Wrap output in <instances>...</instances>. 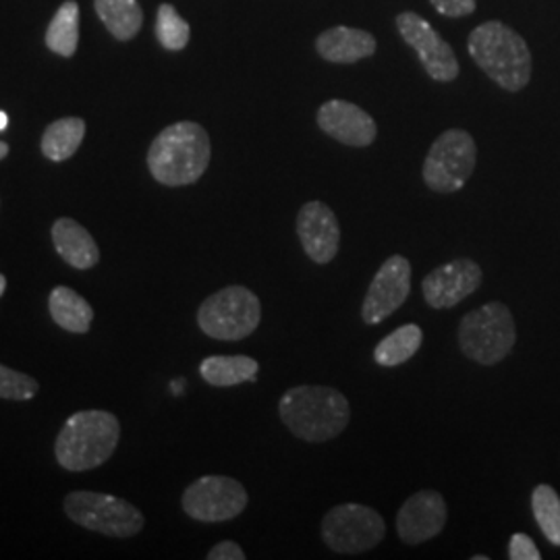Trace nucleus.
<instances>
[{
    "label": "nucleus",
    "mask_w": 560,
    "mask_h": 560,
    "mask_svg": "<svg viewBox=\"0 0 560 560\" xmlns=\"http://www.w3.org/2000/svg\"><path fill=\"white\" fill-rule=\"evenodd\" d=\"M282 423L305 442L337 439L351 421V402L332 386L301 384L289 388L279 402Z\"/></svg>",
    "instance_id": "nucleus-1"
},
{
    "label": "nucleus",
    "mask_w": 560,
    "mask_h": 560,
    "mask_svg": "<svg viewBox=\"0 0 560 560\" xmlns=\"http://www.w3.org/2000/svg\"><path fill=\"white\" fill-rule=\"evenodd\" d=\"M212 156L206 129L194 120H180L159 133L148 150L152 177L166 187H185L201 179Z\"/></svg>",
    "instance_id": "nucleus-2"
},
{
    "label": "nucleus",
    "mask_w": 560,
    "mask_h": 560,
    "mask_svg": "<svg viewBox=\"0 0 560 560\" xmlns=\"http://www.w3.org/2000/svg\"><path fill=\"white\" fill-rule=\"evenodd\" d=\"M119 439L117 416L102 409L80 411L60 428L55 455L67 471H90L113 457Z\"/></svg>",
    "instance_id": "nucleus-3"
},
{
    "label": "nucleus",
    "mask_w": 560,
    "mask_h": 560,
    "mask_svg": "<svg viewBox=\"0 0 560 560\" xmlns=\"http://www.w3.org/2000/svg\"><path fill=\"white\" fill-rule=\"evenodd\" d=\"M467 48L481 71L509 92H520L532 78V52L515 30L501 21L478 25Z\"/></svg>",
    "instance_id": "nucleus-4"
},
{
    "label": "nucleus",
    "mask_w": 560,
    "mask_h": 560,
    "mask_svg": "<svg viewBox=\"0 0 560 560\" xmlns=\"http://www.w3.org/2000/svg\"><path fill=\"white\" fill-rule=\"evenodd\" d=\"M460 353L480 365L501 363L517 342V326L511 310L501 301L483 303L463 316L459 324Z\"/></svg>",
    "instance_id": "nucleus-5"
},
{
    "label": "nucleus",
    "mask_w": 560,
    "mask_h": 560,
    "mask_svg": "<svg viewBox=\"0 0 560 560\" xmlns=\"http://www.w3.org/2000/svg\"><path fill=\"white\" fill-rule=\"evenodd\" d=\"M261 303L258 295L241 284H231L210 295L198 310V326L203 335L217 340H241L260 326Z\"/></svg>",
    "instance_id": "nucleus-6"
},
{
    "label": "nucleus",
    "mask_w": 560,
    "mask_h": 560,
    "mask_svg": "<svg viewBox=\"0 0 560 560\" xmlns=\"http://www.w3.org/2000/svg\"><path fill=\"white\" fill-rule=\"evenodd\" d=\"M62 509L75 525L108 538L138 536L145 525V517L138 506L102 492H71L65 497Z\"/></svg>",
    "instance_id": "nucleus-7"
},
{
    "label": "nucleus",
    "mask_w": 560,
    "mask_h": 560,
    "mask_svg": "<svg viewBox=\"0 0 560 560\" xmlns=\"http://www.w3.org/2000/svg\"><path fill=\"white\" fill-rule=\"evenodd\" d=\"M320 534L332 552L360 555L384 540L386 523L376 509L360 502H345L324 515Z\"/></svg>",
    "instance_id": "nucleus-8"
},
{
    "label": "nucleus",
    "mask_w": 560,
    "mask_h": 560,
    "mask_svg": "<svg viewBox=\"0 0 560 560\" xmlns=\"http://www.w3.org/2000/svg\"><path fill=\"white\" fill-rule=\"evenodd\" d=\"M478 148L463 129L444 131L423 161V180L436 194H455L474 175Z\"/></svg>",
    "instance_id": "nucleus-9"
},
{
    "label": "nucleus",
    "mask_w": 560,
    "mask_h": 560,
    "mask_svg": "<svg viewBox=\"0 0 560 560\" xmlns=\"http://www.w3.org/2000/svg\"><path fill=\"white\" fill-rule=\"evenodd\" d=\"M247 502L249 497L241 481L229 476H203L185 488L180 506L191 520L222 523L240 517Z\"/></svg>",
    "instance_id": "nucleus-10"
},
{
    "label": "nucleus",
    "mask_w": 560,
    "mask_h": 560,
    "mask_svg": "<svg viewBox=\"0 0 560 560\" xmlns=\"http://www.w3.org/2000/svg\"><path fill=\"white\" fill-rule=\"evenodd\" d=\"M402 40L407 42L420 57L425 73L436 81H453L459 75V60L455 57L451 44L442 40L441 34L420 18L418 13H400L397 18Z\"/></svg>",
    "instance_id": "nucleus-11"
},
{
    "label": "nucleus",
    "mask_w": 560,
    "mask_h": 560,
    "mask_svg": "<svg viewBox=\"0 0 560 560\" xmlns=\"http://www.w3.org/2000/svg\"><path fill=\"white\" fill-rule=\"evenodd\" d=\"M411 293V261L405 256H390L368 287L361 305V320L376 326L393 316Z\"/></svg>",
    "instance_id": "nucleus-12"
},
{
    "label": "nucleus",
    "mask_w": 560,
    "mask_h": 560,
    "mask_svg": "<svg viewBox=\"0 0 560 560\" xmlns=\"http://www.w3.org/2000/svg\"><path fill=\"white\" fill-rule=\"evenodd\" d=\"M483 282L478 261L469 258L442 264L421 280L423 300L434 310H448L476 293Z\"/></svg>",
    "instance_id": "nucleus-13"
},
{
    "label": "nucleus",
    "mask_w": 560,
    "mask_h": 560,
    "mask_svg": "<svg viewBox=\"0 0 560 560\" xmlns=\"http://www.w3.org/2000/svg\"><path fill=\"white\" fill-rule=\"evenodd\" d=\"M298 237L307 258L330 264L340 247V226L335 212L324 201H307L298 214Z\"/></svg>",
    "instance_id": "nucleus-14"
},
{
    "label": "nucleus",
    "mask_w": 560,
    "mask_h": 560,
    "mask_svg": "<svg viewBox=\"0 0 560 560\" xmlns=\"http://www.w3.org/2000/svg\"><path fill=\"white\" fill-rule=\"evenodd\" d=\"M448 520V509L436 490H421L402 502L397 515L400 540L418 546L439 536Z\"/></svg>",
    "instance_id": "nucleus-15"
},
{
    "label": "nucleus",
    "mask_w": 560,
    "mask_h": 560,
    "mask_svg": "<svg viewBox=\"0 0 560 560\" xmlns=\"http://www.w3.org/2000/svg\"><path fill=\"white\" fill-rule=\"evenodd\" d=\"M318 127L332 140L351 148H368L378 136L376 120L347 101L324 102L318 110Z\"/></svg>",
    "instance_id": "nucleus-16"
},
{
    "label": "nucleus",
    "mask_w": 560,
    "mask_h": 560,
    "mask_svg": "<svg viewBox=\"0 0 560 560\" xmlns=\"http://www.w3.org/2000/svg\"><path fill=\"white\" fill-rule=\"evenodd\" d=\"M52 243L62 260L75 270H90L98 266L101 249L85 226L73 219H59L52 224Z\"/></svg>",
    "instance_id": "nucleus-17"
},
{
    "label": "nucleus",
    "mask_w": 560,
    "mask_h": 560,
    "mask_svg": "<svg viewBox=\"0 0 560 560\" xmlns=\"http://www.w3.org/2000/svg\"><path fill=\"white\" fill-rule=\"evenodd\" d=\"M316 48L322 59L339 65H351L368 59L376 52V40L372 34L353 27H332L322 34Z\"/></svg>",
    "instance_id": "nucleus-18"
},
{
    "label": "nucleus",
    "mask_w": 560,
    "mask_h": 560,
    "mask_svg": "<svg viewBox=\"0 0 560 560\" xmlns=\"http://www.w3.org/2000/svg\"><path fill=\"white\" fill-rule=\"evenodd\" d=\"M48 312L62 330L71 335H85L92 328L94 310L71 287H55L48 298Z\"/></svg>",
    "instance_id": "nucleus-19"
},
{
    "label": "nucleus",
    "mask_w": 560,
    "mask_h": 560,
    "mask_svg": "<svg viewBox=\"0 0 560 560\" xmlns=\"http://www.w3.org/2000/svg\"><path fill=\"white\" fill-rule=\"evenodd\" d=\"M258 370L260 363L247 355H212L200 363L201 378L217 388L256 382Z\"/></svg>",
    "instance_id": "nucleus-20"
},
{
    "label": "nucleus",
    "mask_w": 560,
    "mask_h": 560,
    "mask_svg": "<svg viewBox=\"0 0 560 560\" xmlns=\"http://www.w3.org/2000/svg\"><path fill=\"white\" fill-rule=\"evenodd\" d=\"M85 138V120L65 117L48 125L42 136V154L52 162L69 161Z\"/></svg>",
    "instance_id": "nucleus-21"
},
{
    "label": "nucleus",
    "mask_w": 560,
    "mask_h": 560,
    "mask_svg": "<svg viewBox=\"0 0 560 560\" xmlns=\"http://www.w3.org/2000/svg\"><path fill=\"white\" fill-rule=\"evenodd\" d=\"M96 11L117 40H131L138 36L143 23V11L138 0H96Z\"/></svg>",
    "instance_id": "nucleus-22"
},
{
    "label": "nucleus",
    "mask_w": 560,
    "mask_h": 560,
    "mask_svg": "<svg viewBox=\"0 0 560 560\" xmlns=\"http://www.w3.org/2000/svg\"><path fill=\"white\" fill-rule=\"evenodd\" d=\"M423 332L418 324H405L376 345L374 361L382 368H397L420 351Z\"/></svg>",
    "instance_id": "nucleus-23"
},
{
    "label": "nucleus",
    "mask_w": 560,
    "mask_h": 560,
    "mask_svg": "<svg viewBox=\"0 0 560 560\" xmlns=\"http://www.w3.org/2000/svg\"><path fill=\"white\" fill-rule=\"evenodd\" d=\"M46 44L60 57H73L80 44V7L73 0H67L55 20L50 21L46 32Z\"/></svg>",
    "instance_id": "nucleus-24"
},
{
    "label": "nucleus",
    "mask_w": 560,
    "mask_h": 560,
    "mask_svg": "<svg viewBox=\"0 0 560 560\" xmlns=\"http://www.w3.org/2000/svg\"><path fill=\"white\" fill-rule=\"evenodd\" d=\"M532 511L546 540L560 546V497L548 483H540L532 494Z\"/></svg>",
    "instance_id": "nucleus-25"
},
{
    "label": "nucleus",
    "mask_w": 560,
    "mask_h": 560,
    "mask_svg": "<svg viewBox=\"0 0 560 560\" xmlns=\"http://www.w3.org/2000/svg\"><path fill=\"white\" fill-rule=\"evenodd\" d=\"M156 36L166 50H183L189 42V25L173 4H161L156 20Z\"/></svg>",
    "instance_id": "nucleus-26"
},
{
    "label": "nucleus",
    "mask_w": 560,
    "mask_h": 560,
    "mask_svg": "<svg viewBox=\"0 0 560 560\" xmlns=\"http://www.w3.org/2000/svg\"><path fill=\"white\" fill-rule=\"evenodd\" d=\"M38 390L40 384L36 378L0 363V399L30 400L38 395Z\"/></svg>",
    "instance_id": "nucleus-27"
},
{
    "label": "nucleus",
    "mask_w": 560,
    "mask_h": 560,
    "mask_svg": "<svg viewBox=\"0 0 560 560\" xmlns=\"http://www.w3.org/2000/svg\"><path fill=\"white\" fill-rule=\"evenodd\" d=\"M509 559L511 560H540L538 546L525 534H515L509 541Z\"/></svg>",
    "instance_id": "nucleus-28"
},
{
    "label": "nucleus",
    "mask_w": 560,
    "mask_h": 560,
    "mask_svg": "<svg viewBox=\"0 0 560 560\" xmlns=\"http://www.w3.org/2000/svg\"><path fill=\"white\" fill-rule=\"evenodd\" d=\"M444 18H465L476 11V0H430Z\"/></svg>",
    "instance_id": "nucleus-29"
},
{
    "label": "nucleus",
    "mask_w": 560,
    "mask_h": 560,
    "mask_svg": "<svg viewBox=\"0 0 560 560\" xmlns=\"http://www.w3.org/2000/svg\"><path fill=\"white\" fill-rule=\"evenodd\" d=\"M208 560H245V552L237 541L224 540L208 552Z\"/></svg>",
    "instance_id": "nucleus-30"
},
{
    "label": "nucleus",
    "mask_w": 560,
    "mask_h": 560,
    "mask_svg": "<svg viewBox=\"0 0 560 560\" xmlns=\"http://www.w3.org/2000/svg\"><path fill=\"white\" fill-rule=\"evenodd\" d=\"M9 150H11L9 143H7V141H0V161H4V159L9 156Z\"/></svg>",
    "instance_id": "nucleus-31"
},
{
    "label": "nucleus",
    "mask_w": 560,
    "mask_h": 560,
    "mask_svg": "<svg viewBox=\"0 0 560 560\" xmlns=\"http://www.w3.org/2000/svg\"><path fill=\"white\" fill-rule=\"evenodd\" d=\"M7 125H9V117L4 113H0V131H4Z\"/></svg>",
    "instance_id": "nucleus-32"
},
{
    "label": "nucleus",
    "mask_w": 560,
    "mask_h": 560,
    "mask_svg": "<svg viewBox=\"0 0 560 560\" xmlns=\"http://www.w3.org/2000/svg\"><path fill=\"white\" fill-rule=\"evenodd\" d=\"M4 289H7V279L0 275V298L4 295Z\"/></svg>",
    "instance_id": "nucleus-33"
},
{
    "label": "nucleus",
    "mask_w": 560,
    "mask_h": 560,
    "mask_svg": "<svg viewBox=\"0 0 560 560\" xmlns=\"http://www.w3.org/2000/svg\"><path fill=\"white\" fill-rule=\"evenodd\" d=\"M474 560H488V557H481V555H478V557H474Z\"/></svg>",
    "instance_id": "nucleus-34"
}]
</instances>
